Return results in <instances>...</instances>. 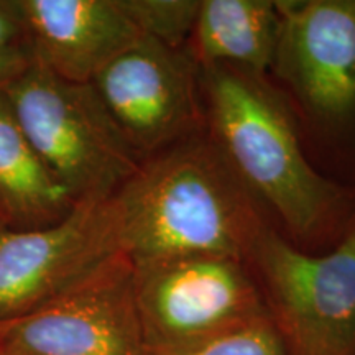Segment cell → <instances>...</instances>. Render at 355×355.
<instances>
[{"label": "cell", "mask_w": 355, "mask_h": 355, "mask_svg": "<svg viewBox=\"0 0 355 355\" xmlns=\"http://www.w3.org/2000/svg\"><path fill=\"white\" fill-rule=\"evenodd\" d=\"M0 355H150L132 260L114 257L33 313L0 322Z\"/></svg>", "instance_id": "obj_6"}, {"label": "cell", "mask_w": 355, "mask_h": 355, "mask_svg": "<svg viewBox=\"0 0 355 355\" xmlns=\"http://www.w3.org/2000/svg\"><path fill=\"white\" fill-rule=\"evenodd\" d=\"M140 32L170 48H186L196 24L199 0H122Z\"/></svg>", "instance_id": "obj_13"}, {"label": "cell", "mask_w": 355, "mask_h": 355, "mask_svg": "<svg viewBox=\"0 0 355 355\" xmlns=\"http://www.w3.org/2000/svg\"><path fill=\"white\" fill-rule=\"evenodd\" d=\"M121 254L114 196L79 202L50 227L0 229V322L33 313Z\"/></svg>", "instance_id": "obj_9"}, {"label": "cell", "mask_w": 355, "mask_h": 355, "mask_svg": "<svg viewBox=\"0 0 355 355\" xmlns=\"http://www.w3.org/2000/svg\"><path fill=\"white\" fill-rule=\"evenodd\" d=\"M206 133L257 202L301 241L334 247L355 225V188L304 157L286 102L265 78L199 66Z\"/></svg>", "instance_id": "obj_1"}, {"label": "cell", "mask_w": 355, "mask_h": 355, "mask_svg": "<svg viewBox=\"0 0 355 355\" xmlns=\"http://www.w3.org/2000/svg\"><path fill=\"white\" fill-rule=\"evenodd\" d=\"M76 204L35 150L0 89V229L37 230L63 220Z\"/></svg>", "instance_id": "obj_12"}, {"label": "cell", "mask_w": 355, "mask_h": 355, "mask_svg": "<svg viewBox=\"0 0 355 355\" xmlns=\"http://www.w3.org/2000/svg\"><path fill=\"white\" fill-rule=\"evenodd\" d=\"M33 56L66 81L92 83L141 37L122 0H19Z\"/></svg>", "instance_id": "obj_10"}, {"label": "cell", "mask_w": 355, "mask_h": 355, "mask_svg": "<svg viewBox=\"0 0 355 355\" xmlns=\"http://www.w3.org/2000/svg\"><path fill=\"white\" fill-rule=\"evenodd\" d=\"M277 6L282 28L272 71L355 158V0Z\"/></svg>", "instance_id": "obj_8"}, {"label": "cell", "mask_w": 355, "mask_h": 355, "mask_svg": "<svg viewBox=\"0 0 355 355\" xmlns=\"http://www.w3.org/2000/svg\"><path fill=\"white\" fill-rule=\"evenodd\" d=\"M92 84L141 162L206 128L199 64L189 48L141 37Z\"/></svg>", "instance_id": "obj_7"}, {"label": "cell", "mask_w": 355, "mask_h": 355, "mask_svg": "<svg viewBox=\"0 0 355 355\" xmlns=\"http://www.w3.org/2000/svg\"><path fill=\"white\" fill-rule=\"evenodd\" d=\"M279 28L282 13L272 0H201L189 51L199 66L225 64L265 78Z\"/></svg>", "instance_id": "obj_11"}, {"label": "cell", "mask_w": 355, "mask_h": 355, "mask_svg": "<svg viewBox=\"0 0 355 355\" xmlns=\"http://www.w3.org/2000/svg\"><path fill=\"white\" fill-rule=\"evenodd\" d=\"M33 51L30 44L0 48V89H6L32 64Z\"/></svg>", "instance_id": "obj_16"}, {"label": "cell", "mask_w": 355, "mask_h": 355, "mask_svg": "<svg viewBox=\"0 0 355 355\" xmlns=\"http://www.w3.org/2000/svg\"><path fill=\"white\" fill-rule=\"evenodd\" d=\"M178 355H286V352L272 318L266 314L239 329Z\"/></svg>", "instance_id": "obj_14"}, {"label": "cell", "mask_w": 355, "mask_h": 355, "mask_svg": "<svg viewBox=\"0 0 355 355\" xmlns=\"http://www.w3.org/2000/svg\"><path fill=\"white\" fill-rule=\"evenodd\" d=\"M247 263L286 355H355V225L313 255L265 224Z\"/></svg>", "instance_id": "obj_5"}, {"label": "cell", "mask_w": 355, "mask_h": 355, "mask_svg": "<svg viewBox=\"0 0 355 355\" xmlns=\"http://www.w3.org/2000/svg\"><path fill=\"white\" fill-rule=\"evenodd\" d=\"M28 44L19 0H0V48Z\"/></svg>", "instance_id": "obj_15"}, {"label": "cell", "mask_w": 355, "mask_h": 355, "mask_svg": "<svg viewBox=\"0 0 355 355\" xmlns=\"http://www.w3.org/2000/svg\"><path fill=\"white\" fill-rule=\"evenodd\" d=\"M133 275L150 355L188 352L268 314L250 265L237 257H166L133 263Z\"/></svg>", "instance_id": "obj_4"}, {"label": "cell", "mask_w": 355, "mask_h": 355, "mask_svg": "<svg viewBox=\"0 0 355 355\" xmlns=\"http://www.w3.org/2000/svg\"><path fill=\"white\" fill-rule=\"evenodd\" d=\"M114 201L133 263L188 254L247 260L266 224L206 128L145 158Z\"/></svg>", "instance_id": "obj_2"}, {"label": "cell", "mask_w": 355, "mask_h": 355, "mask_svg": "<svg viewBox=\"0 0 355 355\" xmlns=\"http://www.w3.org/2000/svg\"><path fill=\"white\" fill-rule=\"evenodd\" d=\"M44 166L74 204L107 201L139 170L92 83L66 81L33 56L3 89Z\"/></svg>", "instance_id": "obj_3"}]
</instances>
